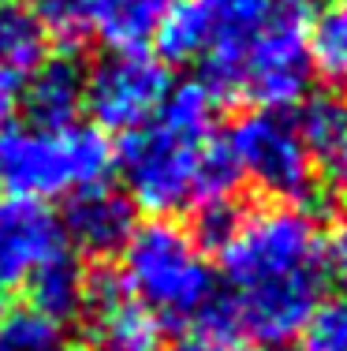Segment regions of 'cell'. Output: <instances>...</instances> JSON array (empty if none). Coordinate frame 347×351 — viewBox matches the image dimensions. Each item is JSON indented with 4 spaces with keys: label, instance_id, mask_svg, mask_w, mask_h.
I'll return each mask as SVG.
<instances>
[{
    "label": "cell",
    "instance_id": "ffe728a7",
    "mask_svg": "<svg viewBox=\"0 0 347 351\" xmlns=\"http://www.w3.org/2000/svg\"><path fill=\"white\" fill-rule=\"evenodd\" d=\"M329 269H336L347 280V217L333 232V239H329Z\"/></svg>",
    "mask_w": 347,
    "mask_h": 351
},
{
    "label": "cell",
    "instance_id": "277c9868",
    "mask_svg": "<svg viewBox=\"0 0 347 351\" xmlns=\"http://www.w3.org/2000/svg\"><path fill=\"white\" fill-rule=\"evenodd\" d=\"M112 142L94 123H0V187L12 198H68L105 183L112 172Z\"/></svg>",
    "mask_w": 347,
    "mask_h": 351
},
{
    "label": "cell",
    "instance_id": "3957f363",
    "mask_svg": "<svg viewBox=\"0 0 347 351\" xmlns=\"http://www.w3.org/2000/svg\"><path fill=\"white\" fill-rule=\"evenodd\" d=\"M120 280L157 325H187L217 303V273L205 247L168 217L135 224L120 250Z\"/></svg>",
    "mask_w": 347,
    "mask_h": 351
},
{
    "label": "cell",
    "instance_id": "2e32d148",
    "mask_svg": "<svg viewBox=\"0 0 347 351\" xmlns=\"http://www.w3.org/2000/svg\"><path fill=\"white\" fill-rule=\"evenodd\" d=\"M0 351H71V332L34 306H15L0 314Z\"/></svg>",
    "mask_w": 347,
    "mask_h": 351
},
{
    "label": "cell",
    "instance_id": "d6986e66",
    "mask_svg": "<svg viewBox=\"0 0 347 351\" xmlns=\"http://www.w3.org/2000/svg\"><path fill=\"white\" fill-rule=\"evenodd\" d=\"M164 351H250V348H246L231 329H224L220 322L205 317V322H198V325H191V329H183Z\"/></svg>",
    "mask_w": 347,
    "mask_h": 351
},
{
    "label": "cell",
    "instance_id": "6da1fadb",
    "mask_svg": "<svg viewBox=\"0 0 347 351\" xmlns=\"http://www.w3.org/2000/svg\"><path fill=\"white\" fill-rule=\"evenodd\" d=\"M224 299L205 317L239 340L280 348L299 337L329 284V243L303 206H258L231 213L217 243Z\"/></svg>",
    "mask_w": 347,
    "mask_h": 351
},
{
    "label": "cell",
    "instance_id": "7c38bea8",
    "mask_svg": "<svg viewBox=\"0 0 347 351\" xmlns=\"http://www.w3.org/2000/svg\"><path fill=\"white\" fill-rule=\"evenodd\" d=\"M176 0H86V34L109 49H146Z\"/></svg>",
    "mask_w": 347,
    "mask_h": 351
},
{
    "label": "cell",
    "instance_id": "ac0fdd59",
    "mask_svg": "<svg viewBox=\"0 0 347 351\" xmlns=\"http://www.w3.org/2000/svg\"><path fill=\"white\" fill-rule=\"evenodd\" d=\"M27 12L45 27V34L68 41L86 34V0H27Z\"/></svg>",
    "mask_w": 347,
    "mask_h": 351
},
{
    "label": "cell",
    "instance_id": "4fadbf2b",
    "mask_svg": "<svg viewBox=\"0 0 347 351\" xmlns=\"http://www.w3.org/2000/svg\"><path fill=\"white\" fill-rule=\"evenodd\" d=\"M313 169L333 183H347V101L344 97H313L295 116Z\"/></svg>",
    "mask_w": 347,
    "mask_h": 351
},
{
    "label": "cell",
    "instance_id": "7a4b0ae2",
    "mask_svg": "<svg viewBox=\"0 0 347 351\" xmlns=\"http://www.w3.org/2000/svg\"><path fill=\"white\" fill-rule=\"evenodd\" d=\"M217 105V94L202 79L183 82L172 86L168 101L150 123L123 135L112 169L120 172L123 195L135 210L168 217L231 206L243 180L224 138L213 131Z\"/></svg>",
    "mask_w": 347,
    "mask_h": 351
},
{
    "label": "cell",
    "instance_id": "603a6c76",
    "mask_svg": "<svg viewBox=\"0 0 347 351\" xmlns=\"http://www.w3.org/2000/svg\"><path fill=\"white\" fill-rule=\"evenodd\" d=\"M0 314H4V311H0Z\"/></svg>",
    "mask_w": 347,
    "mask_h": 351
},
{
    "label": "cell",
    "instance_id": "44dd1931",
    "mask_svg": "<svg viewBox=\"0 0 347 351\" xmlns=\"http://www.w3.org/2000/svg\"><path fill=\"white\" fill-rule=\"evenodd\" d=\"M86 351H142V348H127V344H112V340H94Z\"/></svg>",
    "mask_w": 347,
    "mask_h": 351
},
{
    "label": "cell",
    "instance_id": "30bf717a",
    "mask_svg": "<svg viewBox=\"0 0 347 351\" xmlns=\"http://www.w3.org/2000/svg\"><path fill=\"white\" fill-rule=\"evenodd\" d=\"M27 123L41 128H60V123H75L79 112L86 108V68L71 53H53L38 64L30 75L27 90L19 97Z\"/></svg>",
    "mask_w": 347,
    "mask_h": 351
},
{
    "label": "cell",
    "instance_id": "8fae6325",
    "mask_svg": "<svg viewBox=\"0 0 347 351\" xmlns=\"http://www.w3.org/2000/svg\"><path fill=\"white\" fill-rule=\"evenodd\" d=\"M49 56L45 27L15 4H0V116L19 105L30 75Z\"/></svg>",
    "mask_w": 347,
    "mask_h": 351
},
{
    "label": "cell",
    "instance_id": "ba28073f",
    "mask_svg": "<svg viewBox=\"0 0 347 351\" xmlns=\"http://www.w3.org/2000/svg\"><path fill=\"white\" fill-rule=\"evenodd\" d=\"M64 250L56 210L30 198H0V291L27 288L41 265Z\"/></svg>",
    "mask_w": 347,
    "mask_h": 351
},
{
    "label": "cell",
    "instance_id": "5b68a950",
    "mask_svg": "<svg viewBox=\"0 0 347 351\" xmlns=\"http://www.w3.org/2000/svg\"><path fill=\"white\" fill-rule=\"evenodd\" d=\"M313 79L307 19H284L235 45L213 49L202 60V82L217 101H254L261 108H292Z\"/></svg>",
    "mask_w": 347,
    "mask_h": 351
},
{
    "label": "cell",
    "instance_id": "e0dca14e",
    "mask_svg": "<svg viewBox=\"0 0 347 351\" xmlns=\"http://www.w3.org/2000/svg\"><path fill=\"white\" fill-rule=\"evenodd\" d=\"M303 351H347V291H333L313 303L299 329Z\"/></svg>",
    "mask_w": 347,
    "mask_h": 351
},
{
    "label": "cell",
    "instance_id": "8992f818",
    "mask_svg": "<svg viewBox=\"0 0 347 351\" xmlns=\"http://www.w3.org/2000/svg\"><path fill=\"white\" fill-rule=\"evenodd\" d=\"M239 180H254L266 195L284 198L287 206L318 191V169L307 149L295 116L280 108H258L231 123L224 138Z\"/></svg>",
    "mask_w": 347,
    "mask_h": 351
},
{
    "label": "cell",
    "instance_id": "9a60e30c",
    "mask_svg": "<svg viewBox=\"0 0 347 351\" xmlns=\"http://www.w3.org/2000/svg\"><path fill=\"white\" fill-rule=\"evenodd\" d=\"M310 64L340 97H347V0H329L307 30Z\"/></svg>",
    "mask_w": 347,
    "mask_h": 351
},
{
    "label": "cell",
    "instance_id": "52a82bcc",
    "mask_svg": "<svg viewBox=\"0 0 347 351\" xmlns=\"http://www.w3.org/2000/svg\"><path fill=\"white\" fill-rule=\"evenodd\" d=\"M172 94V71L150 49H109L86 68V112L101 131H127L150 123Z\"/></svg>",
    "mask_w": 347,
    "mask_h": 351
},
{
    "label": "cell",
    "instance_id": "9c48e42d",
    "mask_svg": "<svg viewBox=\"0 0 347 351\" xmlns=\"http://www.w3.org/2000/svg\"><path fill=\"white\" fill-rule=\"evenodd\" d=\"M56 217H60L64 243H71L75 250L94 254V258L120 254L127 236L135 232V206L109 180L68 195L64 210Z\"/></svg>",
    "mask_w": 347,
    "mask_h": 351
},
{
    "label": "cell",
    "instance_id": "7402d4cb",
    "mask_svg": "<svg viewBox=\"0 0 347 351\" xmlns=\"http://www.w3.org/2000/svg\"><path fill=\"white\" fill-rule=\"evenodd\" d=\"M0 4H4V0H0Z\"/></svg>",
    "mask_w": 347,
    "mask_h": 351
},
{
    "label": "cell",
    "instance_id": "5bb4252c",
    "mask_svg": "<svg viewBox=\"0 0 347 351\" xmlns=\"http://www.w3.org/2000/svg\"><path fill=\"white\" fill-rule=\"evenodd\" d=\"M27 291H30V303L34 311L49 314L53 322L68 325L71 317H82L86 311V291H90V273L82 269V262L75 254H56L49 258L45 265L27 280Z\"/></svg>",
    "mask_w": 347,
    "mask_h": 351
}]
</instances>
